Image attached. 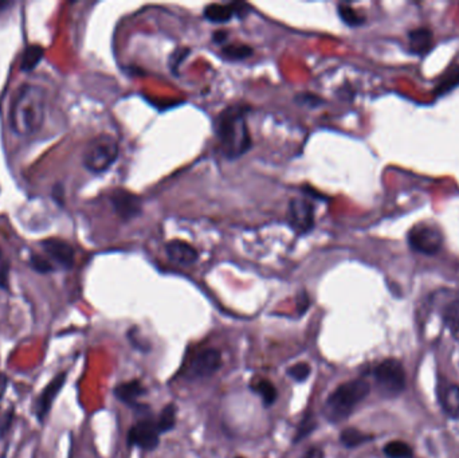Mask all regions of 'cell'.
<instances>
[{
	"mask_svg": "<svg viewBox=\"0 0 459 458\" xmlns=\"http://www.w3.org/2000/svg\"><path fill=\"white\" fill-rule=\"evenodd\" d=\"M46 92L38 85L20 86L11 103L10 125L19 136L35 135L45 122Z\"/></svg>",
	"mask_w": 459,
	"mask_h": 458,
	"instance_id": "6da1fadb",
	"label": "cell"
},
{
	"mask_svg": "<svg viewBox=\"0 0 459 458\" xmlns=\"http://www.w3.org/2000/svg\"><path fill=\"white\" fill-rule=\"evenodd\" d=\"M248 107L232 105L222 110L215 119V133L219 151L230 160H235L251 148V135L246 122Z\"/></svg>",
	"mask_w": 459,
	"mask_h": 458,
	"instance_id": "7a4b0ae2",
	"label": "cell"
},
{
	"mask_svg": "<svg viewBox=\"0 0 459 458\" xmlns=\"http://www.w3.org/2000/svg\"><path fill=\"white\" fill-rule=\"evenodd\" d=\"M369 383L364 379H356L338 386L325 402V417L332 422L347 419L353 409L368 397Z\"/></svg>",
	"mask_w": 459,
	"mask_h": 458,
	"instance_id": "3957f363",
	"label": "cell"
},
{
	"mask_svg": "<svg viewBox=\"0 0 459 458\" xmlns=\"http://www.w3.org/2000/svg\"><path fill=\"white\" fill-rule=\"evenodd\" d=\"M119 156V144L110 135L92 138L84 151V166L93 174H101L112 167Z\"/></svg>",
	"mask_w": 459,
	"mask_h": 458,
	"instance_id": "277c9868",
	"label": "cell"
},
{
	"mask_svg": "<svg viewBox=\"0 0 459 458\" xmlns=\"http://www.w3.org/2000/svg\"><path fill=\"white\" fill-rule=\"evenodd\" d=\"M376 386L385 397H397L406 388V372L401 363L395 359H387L375 368Z\"/></svg>",
	"mask_w": 459,
	"mask_h": 458,
	"instance_id": "5b68a950",
	"label": "cell"
},
{
	"mask_svg": "<svg viewBox=\"0 0 459 458\" xmlns=\"http://www.w3.org/2000/svg\"><path fill=\"white\" fill-rule=\"evenodd\" d=\"M407 240L413 251L426 256H432L442 249L444 234L435 225L418 223L408 231Z\"/></svg>",
	"mask_w": 459,
	"mask_h": 458,
	"instance_id": "8992f818",
	"label": "cell"
},
{
	"mask_svg": "<svg viewBox=\"0 0 459 458\" xmlns=\"http://www.w3.org/2000/svg\"><path fill=\"white\" fill-rule=\"evenodd\" d=\"M288 219L298 234H307L314 229V204L306 198H293L289 203Z\"/></svg>",
	"mask_w": 459,
	"mask_h": 458,
	"instance_id": "52a82bcc",
	"label": "cell"
},
{
	"mask_svg": "<svg viewBox=\"0 0 459 458\" xmlns=\"http://www.w3.org/2000/svg\"><path fill=\"white\" fill-rule=\"evenodd\" d=\"M160 441V430L157 422L152 419H142L129 430L128 443L131 446H138L144 450H153Z\"/></svg>",
	"mask_w": 459,
	"mask_h": 458,
	"instance_id": "ba28073f",
	"label": "cell"
},
{
	"mask_svg": "<svg viewBox=\"0 0 459 458\" xmlns=\"http://www.w3.org/2000/svg\"><path fill=\"white\" fill-rule=\"evenodd\" d=\"M112 206L123 221H131L141 214L142 211V203L141 198L126 191V190H114L110 195Z\"/></svg>",
	"mask_w": 459,
	"mask_h": 458,
	"instance_id": "9c48e42d",
	"label": "cell"
},
{
	"mask_svg": "<svg viewBox=\"0 0 459 458\" xmlns=\"http://www.w3.org/2000/svg\"><path fill=\"white\" fill-rule=\"evenodd\" d=\"M222 367V355L214 348L200 351L191 362L189 377L192 378H208Z\"/></svg>",
	"mask_w": 459,
	"mask_h": 458,
	"instance_id": "30bf717a",
	"label": "cell"
},
{
	"mask_svg": "<svg viewBox=\"0 0 459 458\" xmlns=\"http://www.w3.org/2000/svg\"><path fill=\"white\" fill-rule=\"evenodd\" d=\"M250 11L248 4L246 3H231V4H210L204 8L203 15L213 23H226L234 16L245 18Z\"/></svg>",
	"mask_w": 459,
	"mask_h": 458,
	"instance_id": "8fae6325",
	"label": "cell"
},
{
	"mask_svg": "<svg viewBox=\"0 0 459 458\" xmlns=\"http://www.w3.org/2000/svg\"><path fill=\"white\" fill-rule=\"evenodd\" d=\"M42 249L50 260L65 269H70L74 265V250L72 244L60 238H48L42 244Z\"/></svg>",
	"mask_w": 459,
	"mask_h": 458,
	"instance_id": "7c38bea8",
	"label": "cell"
},
{
	"mask_svg": "<svg viewBox=\"0 0 459 458\" xmlns=\"http://www.w3.org/2000/svg\"><path fill=\"white\" fill-rule=\"evenodd\" d=\"M66 377H67L66 372L58 374L54 379L50 381L46 387L42 390L41 395L36 399L34 410H35V414H36L39 421H44L46 418L47 414H48L51 406H53V402L55 400V398L58 397L62 387L65 386Z\"/></svg>",
	"mask_w": 459,
	"mask_h": 458,
	"instance_id": "4fadbf2b",
	"label": "cell"
},
{
	"mask_svg": "<svg viewBox=\"0 0 459 458\" xmlns=\"http://www.w3.org/2000/svg\"><path fill=\"white\" fill-rule=\"evenodd\" d=\"M166 253L168 256L169 260L175 263L188 266L195 263L199 259V253L194 246H191L183 241H171L166 246Z\"/></svg>",
	"mask_w": 459,
	"mask_h": 458,
	"instance_id": "5bb4252c",
	"label": "cell"
},
{
	"mask_svg": "<svg viewBox=\"0 0 459 458\" xmlns=\"http://www.w3.org/2000/svg\"><path fill=\"white\" fill-rule=\"evenodd\" d=\"M434 45L432 31L427 27H418L408 32L410 51L416 55L427 54Z\"/></svg>",
	"mask_w": 459,
	"mask_h": 458,
	"instance_id": "9a60e30c",
	"label": "cell"
},
{
	"mask_svg": "<svg viewBox=\"0 0 459 458\" xmlns=\"http://www.w3.org/2000/svg\"><path fill=\"white\" fill-rule=\"evenodd\" d=\"M439 400L444 412L454 419H459V387L457 384H447L441 388Z\"/></svg>",
	"mask_w": 459,
	"mask_h": 458,
	"instance_id": "2e32d148",
	"label": "cell"
},
{
	"mask_svg": "<svg viewBox=\"0 0 459 458\" xmlns=\"http://www.w3.org/2000/svg\"><path fill=\"white\" fill-rule=\"evenodd\" d=\"M144 394H145V388L138 381L121 383L114 388V395L124 403L131 406H136L138 398L142 397Z\"/></svg>",
	"mask_w": 459,
	"mask_h": 458,
	"instance_id": "e0dca14e",
	"label": "cell"
},
{
	"mask_svg": "<svg viewBox=\"0 0 459 458\" xmlns=\"http://www.w3.org/2000/svg\"><path fill=\"white\" fill-rule=\"evenodd\" d=\"M44 47L39 45H30L26 47V50L22 54L20 60V70L22 72H31L35 69V66L44 58Z\"/></svg>",
	"mask_w": 459,
	"mask_h": 458,
	"instance_id": "ac0fdd59",
	"label": "cell"
},
{
	"mask_svg": "<svg viewBox=\"0 0 459 458\" xmlns=\"http://www.w3.org/2000/svg\"><path fill=\"white\" fill-rule=\"evenodd\" d=\"M220 55L227 61H244L253 55V48L244 44H229L222 47Z\"/></svg>",
	"mask_w": 459,
	"mask_h": 458,
	"instance_id": "d6986e66",
	"label": "cell"
},
{
	"mask_svg": "<svg viewBox=\"0 0 459 458\" xmlns=\"http://www.w3.org/2000/svg\"><path fill=\"white\" fill-rule=\"evenodd\" d=\"M444 320L453 336L459 341V299L448 303L444 309Z\"/></svg>",
	"mask_w": 459,
	"mask_h": 458,
	"instance_id": "ffe728a7",
	"label": "cell"
},
{
	"mask_svg": "<svg viewBox=\"0 0 459 458\" xmlns=\"http://www.w3.org/2000/svg\"><path fill=\"white\" fill-rule=\"evenodd\" d=\"M371 440H372L371 436H368V434L357 430V428H345L341 433V437H340V441L345 447H357V446L368 443Z\"/></svg>",
	"mask_w": 459,
	"mask_h": 458,
	"instance_id": "44dd1931",
	"label": "cell"
},
{
	"mask_svg": "<svg viewBox=\"0 0 459 458\" xmlns=\"http://www.w3.org/2000/svg\"><path fill=\"white\" fill-rule=\"evenodd\" d=\"M337 11H338V16L341 18V20L351 26V27H357V26H361L364 22H366V18L363 15H360L354 8H352L351 6L348 4H338L337 7Z\"/></svg>",
	"mask_w": 459,
	"mask_h": 458,
	"instance_id": "7402d4cb",
	"label": "cell"
},
{
	"mask_svg": "<svg viewBox=\"0 0 459 458\" xmlns=\"http://www.w3.org/2000/svg\"><path fill=\"white\" fill-rule=\"evenodd\" d=\"M384 454L388 458H411L413 452L408 443L403 441H392L384 446Z\"/></svg>",
	"mask_w": 459,
	"mask_h": 458,
	"instance_id": "603a6c76",
	"label": "cell"
},
{
	"mask_svg": "<svg viewBox=\"0 0 459 458\" xmlns=\"http://www.w3.org/2000/svg\"><path fill=\"white\" fill-rule=\"evenodd\" d=\"M253 388L263 399V403L266 406H272L276 402L278 393H277L276 386L270 381L262 379Z\"/></svg>",
	"mask_w": 459,
	"mask_h": 458,
	"instance_id": "cb8c5ba5",
	"label": "cell"
},
{
	"mask_svg": "<svg viewBox=\"0 0 459 458\" xmlns=\"http://www.w3.org/2000/svg\"><path fill=\"white\" fill-rule=\"evenodd\" d=\"M176 425V407L173 405H168L163 409L157 419V428L160 433H167L175 428Z\"/></svg>",
	"mask_w": 459,
	"mask_h": 458,
	"instance_id": "d4e9b609",
	"label": "cell"
},
{
	"mask_svg": "<svg viewBox=\"0 0 459 458\" xmlns=\"http://www.w3.org/2000/svg\"><path fill=\"white\" fill-rule=\"evenodd\" d=\"M316 426H317V422H316V419L313 418V415H312V414H306L305 418H304L302 422H301V425L298 426V430H297V434H295L294 441H295V443H300L302 438L307 437V436H309V434L316 428Z\"/></svg>",
	"mask_w": 459,
	"mask_h": 458,
	"instance_id": "484cf974",
	"label": "cell"
},
{
	"mask_svg": "<svg viewBox=\"0 0 459 458\" xmlns=\"http://www.w3.org/2000/svg\"><path fill=\"white\" fill-rule=\"evenodd\" d=\"M310 372H312V368L304 362L289 367V369H288V375L297 382H305L306 379L310 377Z\"/></svg>",
	"mask_w": 459,
	"mask_h": 458,
	"instance_id": "4316f807",
	"label": "cell"
},
{
	"mask_svg": "<svg viewBox=\"0 0 459 458\" xmlns=\"http://www.w3.org/2000/svg\"><path fill=\"white\" fill-rule=\"evenodd\" d=\"M459 84V66L454 67L450 70V73L444 74L442 82L438 85V91L439 93L448 92L450 89H453L455 85Z\"/></svg>",
	"mask_w": 459,
	"mask_h": 458,
	"instance_id": "83f0119b",
	"label": "cell"
},
{
	"mask_svg": "<svg viewBox=\"0 0 459 458\" xmlns=\"http://www.w3.org/2000/svg\"><path fill=\"white\" fill-rule=\"evenodd\" d=\"M31 266H32L34 270H36L39 273H48V272L54 270V266L51 265L50 261L45 259V257L36 256V254L31 256Z\"/></svg>",
	"mask_w": 459,
	"mask_h": 458,
	"instance_id": "f1b7e54d",
	"label": "cell"
},
{
	"mask_svg": "<svg viewBox=\"0 0 459 458\" xmlns=\"http://www.w3.org/2000/svg\"><path fill=\"white\" fill-rule=\"evenodd\" d=\"M295 101L300 104V105H305V107H317L319 105H321L322 100L321 97L316 96V94H312V93H301V94H297L295 96Z\"/></svg>",
	"mask_w": 459,
	"mask_h": 458,
	"instance_id": "f546056e",
	"label": "cell"
},
{
	"mask_svg": "<svg viewBox=\"0 0 459 458\" xmlns=\"http://www.w3.org/2000/svg\"><path fill=\"white\" fill-rule=\"evenodd\" d=\"M310 306V300H309V296L306 292H301L298 296H297V310L300 315H304L307 308Z\"/></svg>",
	"mask_w": 459,
	"mask_h": 458,
	"instance_id": "4dcf8cb0",
	"label": "cell"
},
{
	"mask_svg": "<svg viewBox=\"0 0 459 458\" xmlns=\"http://www.w3.org/2000/svg\"><path fill=\"white\" fill-rule=\"evenodd\" d=\"M187 55H188V50H185V48L178 50V51L173 53L172 58H175V61H171V66L173 69V73H175V67H176V73H178V67L180 66V62L183 61Z\"/></svg>",
	"mask_w": 459,
	"mask_h": 458,
	"instance_id": "1f68e13d",
	"label": "cell"
},
{
	"mask_svg": "<svg viewBox=\"0 0 459 458\" xmlns=\"http://www.w3.org/2000/svg\"><path fill=\"white\" fill-rule=\"evenodd\" d=\"M227 38H229L227 31H215L214 35H213V41H214L216 45H223L227 41Z\"/></svg>",
	"mask_w": 459,
	"mask_h": 458,
	"instance_id": "d6a6232c",
	"label": "cell"
},
{
	"mask_svg": "<svg viewBox=\"0 0 459 458\" xmlns=\"http://www.w3.org/2000/svg\"><path fill=\"white\" fill-rule=\"evenodd\" d=\"M7 275H8V266L6 263L0 265V287L7 288Z\"/></svg>",
	"mask_w": 459,
	"mask_h": 458,
	"instance_id": "836d02e7",
	"label": "cell"
},
{
	"mask_svg": "<svg viewBox=\"0 0 459 458\" xmlns=\"http://www.w3.org/2000/svg\"><path fill=\"white\" fill-rule=\"evenodd\" d=\"M304 458H324V452L320 447H310Z\"/></svg>",
	"mask_w": 459,
	"mask_h": 458,
	"instance_id": "e575fe53",
	"label": "cell"
},
{
	"mask_svg": "<svg viewBox=\"0 0 459 458\" xmlns=\"http://www.w3.org/2000/svg\"><path fill=\"white\" fill-rule=\"evenodd\" d=\"M7 386H8V379L4 374H0V398H3L6 390H7Z\"/></svg>",
	"mask_w": 459,
	"mask_h": 458,
	"instance_id": "d590c367",
	"label": "cell"
},
{
	"mask_svg": "<svg viewBox=\"0 0 459 458\" xmlns=\"http://www.w3.org/2000/svg\"><path fill=\"white\" fill-rule=\"evenodd\" d=\"M7 6H10L8 3H4V1H0V10L3 8V7H7Z\"/></svg>",
	"mask_w": 459,
	"mask_h": 458,
	"instance_id": "8d00e7d4",
	"label": "cell"
},
{
	"mask_svg": "<svg viewBox=\"0 0 459 458\" xmlns=\"http://www.w3.org/2000/svg\"><path fill=\"white\" fill-rule=\"evenodd\" d=\"M0 260H1V251H0Z\"/></svg>",
	"mask_w": 459,
	"mask_h": 458,
	"instance_id": "74e56055",
	"label": "cell"
},
{
	"mask_svg": "<svg viewBox=\"0 0 459 458\" xmlns=\"http://www.w3.org/2000/svg\"><path fill=\"white\" fill-rule=\"evenodd\" d=\"M238 458H242V457H238Z\"/></svg>",
	"mask_w": 459,
	"mask_h": 458,
	"instance_id": "f35d334b",
	"label": "cell"
}]
</instances>
